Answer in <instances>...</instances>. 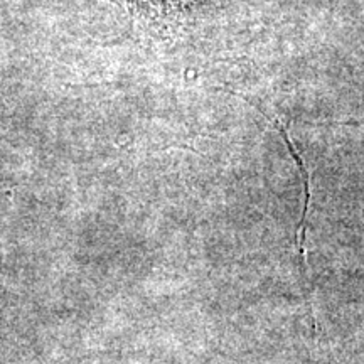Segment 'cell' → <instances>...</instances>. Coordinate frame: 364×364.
Instances as JSON below:
<instances>
[]
</instances>
